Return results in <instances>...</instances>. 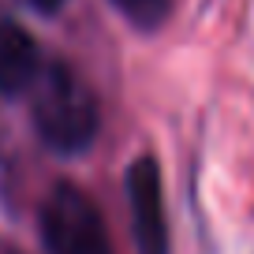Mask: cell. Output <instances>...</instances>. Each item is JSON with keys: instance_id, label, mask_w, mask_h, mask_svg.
Instances as JSON below:
<instances>
[{"instance_id": "cell-1", "label": "cell", "mask_w": 254, "mask_h": 254, "mask_svg": "<svg viewBox=\"0 0 254 254\" xmlns=\"http://www.w3.org/2000/svg\"><path fill=\"white\" fill-rule=\"evenodd\" d=\"M30 94L34 131L45 150L60 153V157H75L94 146L97 127H101V109H97L94 90L82 82V75L71 64L49 60L34 79Z\"/></svg>"}, {"instance_id": "cell-2", "label": "cell", "mask_w": 254, "mask_h": 254, "mask_svg": "<svg viewBox=\"0 0 254 254\" xmlns=\"http://www.w3.org/2000/svg\"><path fill=\"white\" fill-rule=\"evenodd\" d=\"M38 232L49 254H112L94 198L75 183H56L38 209Z\"/></svg>"}, {"instance_id": "cell-3", "label": "cell", "mask_w": 254, "mask_h": 254, "mask_svg": "<svg viewBox=\"0 0 254 254\" xmlns=\"http://www.w3.org/2000/svg\"><path fill=\"white\" fill-rule=\"evenodd\" d=\"M127 213H131V239L138 254H168V221L165 194H161V168L153 157H138L127 168Z\"/></svg>"}, {"instance_id": "cell-4", "label": "cell", "mask_w": 254, "mask_h": 254, "mask_svg": "<svg viewBox=\"0 0 254 254\" xmlns=\"http://www.w3.org/2000/svg\"><path fill=\"white\" fill-rule=\"evenodd\" d=\"M41 67H45V60H41L34 34L0 8V94H26L41 75Z\"/></svg>"}, {"instance_id": "cell-5", "label": "cell", "mask_w": 254, "mask_h": 254, "mask_svg": "<svg viewBox=\"0 0 254 254\" xmlns=\"http://www.w3.org/2000/svg\"><path fill=\"white\" fill-rule=\"evenodd\" d=\"M112 8L135 26V30H157L172 15V0H112Z\"/></svg>"}, {"instance_id": "cell-6", "label": "cell", "mask_w": 254, "mask_h": 254, "mask_svg": "<svg viewBox=\"0 0 254 254\" xmlns=\"http://www.w3.org/2000/svg\"><path fill=\"white\" fill-rule=\"evenodd\" d=\"M30 8H38L41 15H53V11H60L64 8V0H26Z\"/></svg>"}]
</instances>
